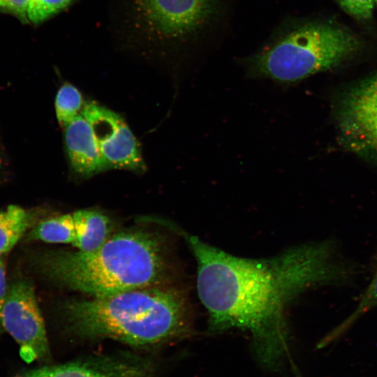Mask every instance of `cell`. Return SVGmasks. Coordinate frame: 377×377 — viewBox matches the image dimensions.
Returning <instances> with one entry per match:
<instances>
[{"label":"cell","mask_w":377,"mask_h":377,"mask_svg":"<svg viewBox=\"0 0 377 377\" xmlns=\"http://www.w3.org/2000/svg\"><path fill=\"white\" fill-rule=\"evenodd\" d=\"M34 215L17 206L0 209V256L9 252L36 223Z\"/></svg>","instance_id":"obj_12"},{"label":"cell","mask_w":377,"mask_h":377,"mask_svg":"<svg viewBox=\"0 0 377 377\" xmlns=\"http://www.w3.org/2000/svg\"><path fill=\"white\" fill-rule=\"evenodd\" d=\"M75 237L73 214L52 217L36 223L27 233V240L47 243H72Z\"/></svg>","instance_id":"obj_13"},{"label":"cell","mask_w":377,"mask_h":377,"mask_svg":"<svg viewBox=\"0 0 377 377\" xmlns=\"http://www.w3.org/2000/svg\"><path fill=\"white\" fill-rule=\"evenodd\" d=\"M184 235L197 263V290L209 331L248 332L258 361L269 370L280 369L288 354L286 311L293 300L313 288L349 285L358 274L332 239L251 259Z\"/></svg>","instance_id":"obj_1"},{"label":"cell","mask_w":377,"mask_h":377,"mask_svg":"<svg viewBox=\"0 0 377 377\" xmlns=\"http://www.w3.org/2000/svg\"><path fill=\"white\" fill-rule=\"evenodd\" d=\"M0 256V333L3 332L1 322L2 309L6 298L8 285L6 283L5 263Z\"/></svg>","instance_id":"obj_19"},{"label":"cell","mask_w":377,"mask_h":377,"mask_svg":"<svg viewBox=\"0 0 377 377\" xmlns=\"http://www.w3.org/2000/svg\"><path fill=\"white\" fill-rule=\"evenodd\" d=\"M84 103L79 90L69 83L63 84L55 98V111L59 124L64 127L81 114Z\"/></svg>","instance_id":"obj_15"},{"label":"cell","mask_w":377,"mask_h":377,"mask_svg":"<svg viewBox=\"0 0 377 377\" xmlns=\"http://www.w3.org/2000/svg\"><path fill=\"white\" fill-rule=\"evenodd\" d=\"M31 263L52 282L93 297L150 287L168 270L163 241L142 230L109 237L92 251L38 253Z\"/></svg>","instance_id":"obj_2"},{"label":"cell","mask_w":377,"mask_h":377,"mask_svg":"<svg viewBox=\"0 0 377 377\" xmlns=\"http://www.w3.org/2000/svg\"><path fill=\"white\" fill-rule=\"evenodd\" d=\"M375 2L377 3V0H375Z\"/></svg>","instance_id":"obj_20"},{"label":"cell","mask_w":377,"mask_h":377,"mask_svg":"<svg viewBox=\"0 0 377 377\" xmlns=\"http://www.w3.org/2000/svg\"><path fill=\"white\" fill-rule=\"evenodd\" d=\"M29 0H0V8L10 13L21 20L28 21Z\"/></svg>","instance_id":"obj_18"},{"label":"cell","mask_w":377,"mask_h":377,"mask_svg":"<svg viewBox=\"0 0 377 377\" xmlns=\"http://www.w3.org/2000/svg\"><path fill=\"white\" fill-rule=\"evenodd\" d=\"M361 46L360 38L346 28L309 21L285 27L244 63L249 77L292 84L338 67Z\"/></svg>","instance_id":"obj_4"},{"label":"cell","mask_w":377,"mask_h":377,"mask_svg":"<svg viewBox=\"0 0 377 377\" xmlns=\"http://www.w3.org/2000/svg\"><path fill=\"white\" fill-rule=\"evenodd\" d=\"M145 30L156 39L184 43L198 37L221 16L224 0H133Z\"/></svg>","instance_id":"obj_5"},{"label":"cell","mask_w":377,"mask_h":377,"mask_svg":"<svg viewBox=\"0 0 377 377\" xmlns=\"http://www.w3.org/2000/svg\"><path fill=\"white\" fill-rule=\"evenodd\" d=\"M75 237L73 245L78 251H92L109 237L110 223L108 216L94 209H80L73 214Z\"/></svg>","instance_id":"obj_11"},{"label":"cell","mask_w":377,"mask_h":377,"mask_svg":"<svg viewBox=\"0 0 377 377\" xmlns=\"http://www.w3.org/2000/svg\"><path fill=\"white\" fill-rule=\"evenodd\" d=\"M334 117L338 140L342 147L377 163V73L340 94Z\"/></svg>","instance_id":"obj_6"},{"label":"cell","mask_w":377,"mask_h":377,"mask_svg":"<svg viewBox=\"0 0 377 377\" xmlns=\"http://www.w3.org/2000/svg\"><path fill=\"white\" fill-rule=\"evenodd\" d=\"M73 0H29L28 21L38 24L64 9Z\"/></svg>","instance_id":"obj_16"},{"label":"cell","mask_w":377,"mask_h":377,"mask_svg":"<svg viewBox=\"0 0 377 377\" xmlns=\"http://www.w3.org/2000/svg\"><path fill=\"white\" fill-rule=\"evenodd\" d=\"M17 377H143V373L128 365L69 363L36 368Z\"/></svg>","instance_id":"obj_10"},{"label":"cell","mask_w":377,"mask_h":377,"mask_svg":"<svg viewBox=\"0 0 377 377\" xmlns=\"http://www.w3.org/2000/svg\"><path fill=\"white\" fill-rule=\"evenodd\" d=\"M81 113L91 124L109 168L137 172L145 169L138 142L120 115L92 102L84 103Z\"/></svg>","instance_id":"obj_8"},{"label":"cell","mask_w":377,"mask_h":377,"mask_svg":"<svg viewBox=\"0 0 377 377\" xmlns=\"http://www.w3.org/2000/svg\"><path fill=\"white\" fill-rule=\"evenodd\" d=\"M66 153L72 169L83 177H90L110 168L100 151L89 122L79 114L64 127Z\"/></svg>","instance_id":"obj_9"},{"label":"cell","mask_w":377,"mask_h":377,"mask_svg":"<svg viewBox=\"0 0 377 377\" xmlns=\"http://www.w3.org/2000/svg\"><path fill=\"white\" fill-rule=\"evenodd\" d=\"M340 6L350 15L358 20L371 18L375 0H337Z\"/></svg>","instance_id":"obj_17"},{"label":"cell","mask_w":377,"mask_h":377,"mask_svg":"<svg viewBox=\"0 0 377 377\" xmlns=\"http://www.w3.org/2000/svg\"><path fill=\"white\" fill-rule=\"evenodd\" d=\"M66 325L86 337H108L147 346L188 335L192 319L186 295L174 288H142L66 302Z\"/></svg>","instance_id":"obj_3"},{"label":"cell","mask_w":377,"mask_h":377,"mask_svg":"<svg viewBox=\"0 0 377 377\" xmlns=\"http://www.w3.org/2000/svg\"><path fill=\"white\" fill-rule=\"evenodd\" d=\"M376 308H377V265L370 282L354 309L326 337L323 342L326 343L337 338L363 316Z\"/></svg>","instance_id":"obj_14"},{"label":"cell","mask_w":377,"mask_h":377,"mask_svg":"<svg viewBox=\"0 0 377 377\" xmlns=\"http://www.w3.org/2000/svg\"><path fill=\"white\" fill-rule=\"evenodd\" d=\"M1 322L3 332H8L19 345L20 355L24 361L48 357L45 323L29 280L19 277L8 285Z\"/></svg>","instance_id":"obj_7"}]
</instances>
